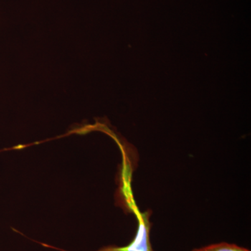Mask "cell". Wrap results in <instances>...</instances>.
I'll use <instances>...</instances> for the list:
<instances>
[{
	"label": "cell",
	"instance_id": "6da1fadb",
	"mask_svg": "<svg viewBox=\"0 0 251 251\" xmlns=\"http://www.w3.org/2000/svg\"><path fill=\"white\" fill-rule=\"evenodd\" d=\"M192 251H250L244 247H239L233 244L222 242L219 244H211L206 247L194 249Z\"/></svg>",
	"mask_w": 251,
	"mask_h": 251
}]
</instances>
